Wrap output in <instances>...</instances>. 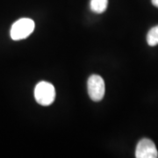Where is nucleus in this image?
<instances>
[{
  "mask_svg": "<svg viewBox=\"0 0 158 158\" xmlns=\"http://www.w3.org/2000/svg\"><path fill=\"white\" fill-rule=\"evenodd\" d=\"M151 2H152V4L154 6L158 8V0H151Z\"/></svg>",
  "mask_w": 158,
  "mask_h": 158,
  "instance_id": "7",
  "label": "nucleus"
},
{
  "mask_svg": "<svg viewBox=\"0 0 158 158\" xmlns=\"http://www.w3.org/2000/svg\"><path fill=\"white\" fill-rule=\"evenodd\" d=\"M148 44L151 47L158 45V26H156L148 31L147 34Z\"/></svg>",
  "mask_w": 158,
  "mask_h": 158,
  "instance_id": "6",
  "label": "nucleus"
},
{
  "mask_svg": "<svg viewBox=\"0 0 158 158\" xmlns=\"http://www.w3.org/2000/svg\"><path fill=\"white\" fill-rule=\"evenodd\" d=\"M34 98L40 106H50L56 98V89L54 85L46 81L38 83L34 89Z\"/></svg>",
  "mask_w": 158,
  "mask_h": 158,
  "instance_id": "1",
  "label": "nucleus"
},
{
  "mask_svg": "<svg viewBox=\"0 0 158 158\" xmlns=\"http://www.w3.org/2000/svg\"><path fill=\"white\" fill-rule=\"evenodd\" d=\"M35 24L34 20L27 18H23L13 23L10 34L13 40H20L27 38L34 32Z\"/></svg>",
  "mask_w": 158,
  "mask_h": 158,
  "instance_id": "2",
  "label": "nucleus"
},
{
  "mask_svg": "<svg viewBox=\"0 0 158 158\" xmlns=\"http://www.w3.org/2000/svg\"><path fill=\"white\" fill-rule=\"evenodd\" d=\"M135 157L156 158L158 157L157 148L153 141L144 138L138 142L135 148Z\"/></svg>",
  "mask_w": 158,
  "mask_h": 158,
  "instance_id": "4",
  "label": "nucleus"
},
{
  "mask_svg": "<svg viewBox=\"0 0 158 158\" xmlns=\"http://www.w3.org/2000/svg\"><path fill=\"white\" fill-rule=\"evenodd\" d=\"M88 93L90 98L95 102L103 99L106 91L105 81L98 75H91L87 82Z\"/></svg>",
  "mask_w": 158,
  "mask_h": 158,
  "instance_id": "3",
  "label": "nucleus"
},
{
  "mask_svg": "<svg viewBox=\"0 0 158 158\" xmlns=\"http://www.w3.org/2000/svg\"><path fill=\"white\" fill-rule=\"evenodd\" d=\"M108 0H90V10L95 13H103L106 10Z\"/></svg>",
  "mask_w": 158,
  "mask_h": 158,
  "instance_id": "5",
  "label": "nucleus"
}]
</instances>
